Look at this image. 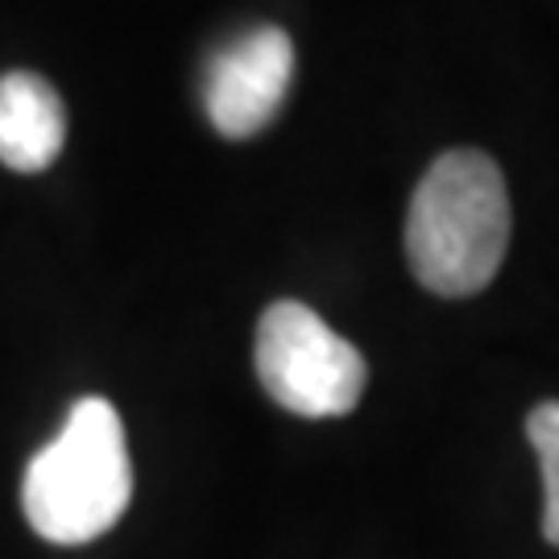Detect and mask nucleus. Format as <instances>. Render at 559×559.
<instances>
[{
	"label": "nucleus",
	"mask_w": 559,
	"mask_h": 559,
	"mask_svg": "<svg viewBox=\"0 0 559 559\" xmlns=\"http://www.w3.org/2000/svg\"><path fill=\"white\" fill-rule=\"evenodd\" d=\"M295 80V41L278 25H258L216 50L203 75V108L221 138H253L278 117Z\"/></svg>",
	"instance_id": "nucleus-4"
},
{
	"label": "nucleus",
	"mask_w": 559,
	"mask_h": 559,
	"mask_svg": "<svg viewBox=\"0 0 559 559\" xmlns=\"http://www.w3.org/2000/svg\"><path fill=\"white\" fill-rule=\"evenodd\" d=\"M526 440L535 443L543 464V485H547V506H543V535L551 547H559V402H539L526 415Z\"/></svg>",
	"instance_id": "nucleus-6"
},
{
	"label": "nucleus",
	"mask_w": 559,
	"mask_h": 559,
	"mask_svg": "<svg viewBox=\"0 0 559 559\" xmlns=\"http://www.w3.org/2000/svg\"><path fill=\"white\" fill-rule=\"evenodd\" d=\"M67 145V108L34 71L0 75V162L17 175H38Z\"/></svg>",
	"instance_id": "nucleus-5"
},
{
	"label": "nucleus",
	"mask_w": 559,
	"mask_h": 559,
	"mask_svg": "<svg viewBox=\"0 0 559 559\" xmlns=\"http://www.w3.org/2000/svg\"><path fill=\"white\" fill-rule=\"evenodd\" d=\"M261 390L302 419H340L365 394L369 365L302 302H274L258 323Z\"/></svg>",
	"instance_id": "nucleus-3"
},
{
	"label": "nucleus",
	"mask_w": 559,
	"mask_h": 559,
	"mask_svg": "<svg viewBox=\"0 0 559 559\" xmlns=\"http://www.w3.org/2000/svg\"><path fill=\"white\" fill-rule=\"evenodd\" d=\"M133 498V464L117 406L83 399L25 468L21 506L46 543L83 547L120 522Z\"/></svg>",
	"instance_id": "nucleus-2"
},
{
	"label": "nucleus",
	"mask_w": 559,
	"mask_h": 559,
	"mask_svg": "<svg viewBox=\"0 0 559 559\" xmlns=\"http://www.w3.org/2000/svg\"><path fill=\"white\" fill-rule=\"evenodd\" d=\"M510 245V195L498 162L448 150L415 187L406 212V261L440 299H468L498 278Z\"/></svg>",
	"instance_id": "nucleus-1"
}]
</instances>
